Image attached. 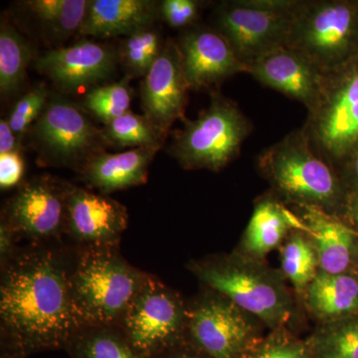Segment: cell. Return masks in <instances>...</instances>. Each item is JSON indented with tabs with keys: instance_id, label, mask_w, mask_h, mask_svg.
I'll list each match as a JSON object with an SVG mask.
<instances>
[{
	"instance_id": "e0dca14e",
	"label": "cell",
	"mask_w": 358,
	"mask_h": 358,
	"mask_svg": "<svg viewBox=\"0 0 358 358\" xmlns=\"http://www.w3.org/2000/svg\"><path fill=\"white\" fill-rule=\"evenodd\" d=\"M249 74L264 86L280 92L310 109L322 86V73L289 47L268 52L249 66Z\"/></svg>"
},
{
	"instance_id": "277c9868",
	"label": "cell",
	"mask_w": 358,
	"mask_h": 358,
	"mask_svg": "<svg viewBox=\"0 0 358 358\" xmlns=\"http://www.w3.org/2000/svg\"><path fill=\"white\" fill-rule=\"evenodd\" d=\"M257 166L275 196L296 207H313L341 218L348 192L338 171L320 157L301 129L264 150Z\"/></svg>"
},
{
	"instance_id": "ffe728a7",
	"label": "cell",
	"mask_w": 358,
	"mask_h": 358,
	"mask_svg": "<svg viewBox=\"0 0 358 358\" xmlns=\"http://www.w3.org/2000/svg\"><path fill=\"white\" fill-rule=\"evenodd\" d=\"M159 148H133L120 154H102L92 157L80 171L82 180L102 194L145 185L148 167Z\"/></svg>"
},
{
	"instance_id": "30bf717a",
	"label": "cell",
	"mask_w": 358,
	"mask_h": 358,
	"mask_svg": "<svg viewBox=\"0 0 358 358\" xmlns=\"http://www.w3.org/2000/svg\"><path fill=\"white\" fill-rule=\"evenodd\" d=\"M186 319L187 301L148 274L119 329L136 352L155 358L185 341Z\"/></svg>"
},
{
	"instance_id": "8d00e7d4",
	"label": "cell",
	"mask_w": 358,
	"mask_h": 358,
	"mask_svg": "<svg viewBox=\"0 0 358 358\" xmlns=\"http://www.w3.org/2000/svg\"><path fill=\"white\" fill-rule=\"evenodd\" d=\"M155 358H209L199 352V350L190 345L187 341L179 343V345L173 346L171 350L162 352V355H157Z\"/></svg>"
},
{
	"instance_id": "f546056e",
	"label": "cell",
	"mask_w": 358,
	"mask_h": 358,
	"mask_svg": "<svg viewBox=\"0 0 358 358\" xmlns=\"http://www.w3.org/2000/svg\"><path fill=\"white\" fill-rule=\"evenodd\" d=\"M129 77L117 83L94 87L84 98V106L105 124L129 112L131 96Z\"/></svg>"
},
{
	"instance_id": "d6a6232c",
	"label": "cell",
	"mask_w": 358,
	"mask_h": 358,
	"mask_svg": "<svg viewBox=\"0 0 358 358\" xmlns=\"http://www.w3.org/2000/svg\"><path fill=\"white\" fill-rule=\"evenodd\" d=\"M201 4L197 0H164L159 4V14L171 28L189 27L196 22Z\"/></svg>"
},
{
	"instance_id": "f35d334b",
	"label": "cell",
	"mask_w": 358,
	"mask_h": 358,
	"mask_svg": "<svg viewBox=\"0 0 358 358\" xmlns=\"http://www.w3.org/2000/svg\"><path fill=\"white\" fill-rule=\"evenodd\" d=\"M346 213L352 218L358 234V194H352L348 196V207H346Z\"/></svg>"
},
{
	"instance_id": "4fadbf2b",
	"label": "cell",
	"mask_w": 358,
	"mask_h": 358,
	"mask_svg": "<svg viewBox=\"0 0 358 358\" xmlns=\"http://www.w3.org/2000/svg\"><path fill=\"white\" fill-rule=\"evenodd\" d=\"M128 222V211L117 200L69 185L66 235L74 246L119 245Z\"/></svg>"
},
{
	"instance_id": "d4e9b609",
	"label": "cell",
	"mask_w": 358,
	"mask_h": 358,
	"mask_svg": "<svg viewBox=\"0 0 358 358\" xmlns=\"http://www.w3.org/2000/svg\"><path fill=\"white\" fill-rule=\"evenodd\" d=\"M307 343L310 358H358V313L319 324Z\"/></svg>"
},
{
	"instance_id": "6da1fadb",
	"label": "cell",
	"mask_w": 358,
	"mask_h": 358,
	"mask_svg": "<svg viewBox=\"0 0 358 358\" xmlns=\"http://www.w3.org/2000/svg\"><path fill=\"white\" fill-rule=\"evenodd\" d=\"M73 248H20L0 279L1 350L29 357L65 350L81 329L71 293Z\"/></svg>"
},
{
	"instance_id": "4dcf8cb0",
	"label": "cell",
	"mask_w": 358,
	"mask_h": 358,
	"mask_svg": "<svg viewBox=\"0 0 358 358\" xmlns=\"http://www.w3.org/2000/svg\"><path fill=\"white\" fill-rule=\"evenodd\" d=\"M244 358H310L307 339L288 327L268 331Z\"/></svg>"
},
{
	"instance_id": "1f68e13d",
	"label": "cell",
	"mask_w": 358,
	"mask_h": 358,
	"mask_svg": "<svg viewBox=\"0 0 358 358\" xmlns=\"http://www.w3.org/2000/svg\"><path fill=\"white\" fill-rule=\"evenodd\" d=\"M50 96L45 85H37L21 96L13 106L7 120L18 141H22L27 129L39 119Z\"/></svg>"
},
{
	"instance_id": "8992f818",
	"label": "cell",
	"mask_w": 358,
	"mask_h": 358,
	"mask_svg": "<svg viewBox=\"0 0 358 358\" xmlns=\"http://www.w3.org/2000/svg\"><path fill=\"white\" fill-rule=\"evenodd\" d=\"M301 131L336 169L358 150V58L322 74L320 95Z\"/></svg>"
},
{
	"instance_id": "9c48e42d",
	"label": "cell",
	"mask_w": 358,
	"mask_h": 358,
	"mask_svg": "<svg viewBox=\"0 0 358 358\" xmlns=\"http://www.w3.org/2000/svg\"><path fill=\"white\" fill-rule=\"evenodd\" d=\"M298 0H229L214 11L215 29L249 68L256 60L286 46Z\"/></svg>"
},
{
	"instance_id": "8fae6325",
	"label": "cell",
	"mask_w": 358,
	"mask_h": 358,
	"mask_svg": "<svg viewBox=\"0 0 358 358\" xmlns=\"http://www.w3.org/2000/svg\"><path fill=\"white\" fill-rule=\"evenodd\" d=\"M31 129L43 166L71 167L80 173L108 145L102 129H96L77 105L59 95L50 96Z\"/></svg>"
},
{
	"instance_id": "7c38bea8",
	"label": "cell",
	"mask_w": 358,
	"mask_h": 358,
	"mask_svg": "<svg viewBox=\"0 0 358 358\" xmlns=\"http://www.w3.org/2000/svg\"><path fill=\"white\" fill-rule=\"evenodd\" d=\"M69 183L42 176L20 185L6 202L1 221L31 244H54L66 235Z\"/></svg>"
},
{
	"instance_id": "ba28073f",
	"label": "cell",
	"mask_w": 358,
	"mask_h": 358,
	"mask_svg": "<svg viewBox=\"0 0 358 358\" xmlns=\"http://www.w3.org/2000/svg\"><path fill=\"white\" fill-rule=\"evenodd\" d=\"M265 326L222 294L205 288L187 301L185 341L209 358H244Z\"/></svg>"
},
{
	"instance_id": "603a6c76",
	"label": "cell",
	"mask_w": 358,
	"mask_h": 358,
	"mask_svg": "<svg viewBox=\"0 0 358 358\" xmlns=\"http://www.w3.org/2000/svg\"><path fill=\"white\" fill-rule=\"evenodd\" d=\"M279 249L281 273L301 298L320 270L317 248L306 231L294 229Z\"/></svg>"
},
{
	"instance_id": "2e32d148",
	"label": "cell",
	"mask_w": 358,
	"mask_h": 358,
	"mask_svg": "<svg viewBox=\"0 0 358 358\" xmlns=\"http://www.w3.org/2000/svg\"><path fill=\"white\" fill-rule=\"evenodd\" d=\"M119 56L108 45L82 39L69 47L44 52L35 60V69L59 89L72 93L108 79Z\"/></svg>"
},
{
	"instance_id": "3957f363",
	"label": "cell",
	"mask_w": 358,
	"mask_h": 358,
	"mask_svg": "<svg viewBox=\"0 0 358 358\" xmlns=\"http://www.w3.org/2000/svg\"><path fill=\"white\" fill-rule=\"evenodd\" d=\"M188 270L202 286L222 294L268 331L289 329L296 306L281 271L237 250L192 261Z\"/></svg>"
},
{
	"instance_id": "836d02e7",
	"label": "cell",
	"mask_w": 358,
	"mask_h": 358,
	"mask_svg": "<svg viewBox=\"0 0 358 358\" xmlns=\"http://www.w3.org/2000/svg\"><path fill=\"white\" fill-rule=\"evenodd\" d=\"M24 160L20 150L0 155V188L8 190L20 185L24 176Z\"/></svg>"
},
{
	"instance_id": "52a82bcc",
	"label": "cell",
	"mask_w": 358,
	"mask_h": 358,
	"mask_svg": "<svg viewBox=\"0 0 358 358\" xmlns=\"http://www.w3.org/2000/svg\"><path fill=\"white\" fill-rule=\"evenodd\" d=\"M171 154L188 171L208 169L218 173L233 162L252 131V124L236 103L212 94L210 105L196 120L182 119Z\"/></svg>"
},
{
	"instance_id": "4316f807",
	"label": "cell",
	"mask_w": 358,
	"mask_h": 358,
	"mask_svg": "<svg viewBox=\"0 0 358 358\" xmlns=\"http://www.w3.org/2000/svg\"><path fill=\"white\" fill-rule=\"evenodd\" d=\"M102 133L107 145L117 148H160L164 145L167 134L145 115L134 114L131 110L105 124Z\"/></svg>"
},
{
	"instance_id": "e575fe53",
	"label": "cell",
	"mask_w": 358,
	"mask_h": 358,
	"mask_svg": "<svg viewBox=\"0 0 358 358\" xmlns=\"http://www.w3.org/2000/svg\"><path fill=\"white\" fill-rule=\"evenodd\" d=\"M18 238L3 221L0 222V268H4L17 253Z\"/></svg>"
},
{
	"instance_id": "7a4b0ae2",
	"label": "cell",
	"mask_w": 358,
	"mask_h": 358,
	"mask_svg": "<svg viewBox=\"0 0 358 358\" xmlns=\"http://www.w3.org/2000/svg\"><path fill=\"white\" fill-rule=\"evenodd\" d=\"M148 275L127 262L119 245L73 247L71 293L80 327H119Z\"/></svg>"
},
{
	"instance_id": "74e56055",
	"label": "cell",
	"mask_w": 358,
	"mask_h": 358,
	"mask_svg": "<svg viewBox=\"0 0 358 358\" xmlns=\"http://www.w3.org/2000/svg\"><path fill=\"white\" fill-rule=\"evenodd\" d=\"M346 164H348V173L350 176L346 180L350 183V189L348 196L352 194H358V150H355L350 159L346 160Z\"/></svg>"
},
{
	"instance_id": "ac0fdd59",
	"label": "cell",
	"mask_w": 358,
	"mask_h": 358,
	"mask_svg": "<svg viewBox=\"0 0 358 358\" xmlns=\"http://www.w3.org/2000/svg\"><path fill=\"white\" fill-rule=\"evenodd\" d=\"M303 230L312 238L320 270L329 274L352 273L358 264V234L341 218L313 207H296Z\"/></svg>"
},
{
	"instance_id": "9a60e30c",
	"label": "cell",
	"mask_w": 358,
	"mask_h": 358,
	"mask_svg": "<svg viewBox=\"0 0 358 358\" xmlns=\"http://www.w3.org/2000/svg\"><path fill=\"white\" fill-rule=\"evenodd\" d=\"M176 42L190 90L210 89L239 73L249 74V68L215 28H192Z\"/></svg>"
},
{
	"instance_id": "83f0119b",
	"label": "cell",
	"mask_w": 358,
	"mask_h": 358,
	"mask_svg": "<svg viewBox=\"0 0 358 358\" xmlns=\"http://www.w3.org/2000/svg\"><path fill=\"white\" fill-rule=\"evenodd\" d=\"M89 0H29L25 6L54 34L69 37L79 33Z\"/></svg>"
},
{
	"instance_id": "d590c367",
	"label": "cell",
	"mask_w": 358,
	"mask_h": 358,
	"mask_svg": "<svg viewBox=\"0 0 358 358\" xmlns=\"http://www.w3.org/2000/svg\"><path fill=\"white\" fill-rule=\"evenodd\" d=\"M20 150V141L16 138L8 120L2 117L0 121V155Z\"/></svg>"
},
{
	"instance_id": "d6986e66",
	"label": "cell",
	"mask_w": 358,
	"mask_h": 358,
	"mask_svg": "<svg viewBox=\"0 0 358 358\" xmlns=\"http://www.w3.org/2000/svg\"><path fill=\"white\" fill-rule=\"evenodd\" d=\"M159 7L150 0H89L79 34L99 38L129 36L152 26Z\"/></svg>"
},
{
	"instance_id": "7402d4cb",
	"label": "cell",
	"mask_w": 358,
	"mask_h": 358,
	"mask_svg": "<svg viewBox=\"0 0 358 358\" xmlns=\"http://www.w3.org/2000/svg\"><path fill=\"white\" fill-rule=\"evenodd\" d=\"M301 299L319 324L345 319L358 313V279L353 273L320 270Z\"/></svg>"
},
{
	"instance_id": "5bb4252c",
	"label": "cell",
	"mask_w": 358,
	"mask_h": 358,
	"mask_svg": "<svg viewBox=\"0 0 358 358\" xmlns=\"http://www.w3.org/2000/svg\"><path fill=\"white\" fill-rule=\"evenodd\" d=\"M178 42L167 39L159 57L141 83V106L145 117L164 133L185 119L187 92Z\"/></svg>"
},
{
	"instance_id": "f1b7e54d",
	"label": "cell",
	"mask_w": 358,
	"mask_h": 358,
	"mask_svg": "<svg viewBox=\"0 0 358 358\" xmlns=\"http://www.w3.org/2000/svg\"><path fill=\"white\" fill-rule=\"evenodd\" d=\"M159 32L152 26L129 35L120 47L119 59L129 77H145L164 48Z\"/></svg>"
},
{
	"instance_id": "44dd1931",
	"label": "cell",
	"mask_w": 358,
	"mask_h": 358,
	"mask_svg": "<svg viewBox=\"0 0 358 358\" xmlns=\"http://www.w3.org/2000/svg\"><path fill=\"white\" fill-rule=\"evenodd\" d=\"M294 229L303 230L300 217L275 194L265 195L256 202L237 251L264 261L273 250L280 248Z\"/></svg>"
},
{
	"instance_id": "5b68a950",
	"label": "cell",
	"mask_w": 358,
	"mask_h": 358,
	"mask_svg": "<svg viewBox=\"0 0 358 358\" xmlns=\"http://www.w3.org/2000/svg\"><path fill=\"white\" fill-rule=\"evenodd\" d=\"M287 47L320 73L358 58V6L341 0H298Z\"/></svg>"
},
{
	"instance_id": "60d3db41",
	"label": "cell",
	"mask_w": 358,
	"mask_h": 358,
	"mask_svg": "<svg viewBox=\"0 0 358 358\" xmlns=\"http://www.w3.org/2000/svg\"><path fill=\"white\" fill-rule=\"evenodd\" d=\"M353 274H355V275H357V278L358 279V264H357V267H355V270H353Z\"/></svg>"
},
{
	"instance_id": "484cf974",
	"label": "cell",
	"mask_w": 358,
	"mask_h": 358,
	"mask_svg": "<svg viewBox=\"0 0 358 358\" xmlns=\"http://www.w3.org/2000/svg\"><path fill=\"white\" fill-rule=\"evenodd\" d=\"M32 59L25 39L7 18L0 24V92L2 96L20 91L26 76V68Z\"/></svg>"
},
{
	"instance_id": "cb8c5ba5",
	"label": "cell",
	"mask_w": 358,
	"mask_h": 358,
	"mask_svg": "<svg viewBox=\"0 0 358 358\" xmlns=\"http://www.w3.org/2000/svg\"><path fill=\"white\" fill-rule=\"evenodd\" d=\"M65 350L70 358H148L136 352L121 329L114 327H81Z\"/></svg>"
},
{
	"instance_id": "ab89813d",
	"label": "cell",
	"mask_w": 358,
	"mask_h": 358,
	"mask_svg": "<svg viewBox=\"0 0 358 358\" xmlns=\"http://www.w3.org/2000/svg\"><path fill=\"white\" fill-rule=\"evenodd\" d=\"M0 358H28L24 355H17V353L6 352V350H1L0 352Z\"/></svg>"
}]
</instances>
